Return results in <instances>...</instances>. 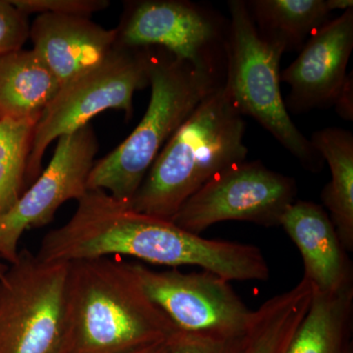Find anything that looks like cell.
<instances>
[{
    "instance_id": "obj_1",
    "label": "cell",
    "mask_w": 353,
    "mask_h": 353,
    "mask_svg": "<svg viewBox=\"0 0 353 353\" xmlns=\"http://www.w3.org/2000/svg\"><path fill=\"white\" fill-rule=\"evenodd\" d=\"M36 255L62 263L125 255L165 266H197L229 282L270 277L257 246L202 238L171 220L134 211L101 190H88L71 219L43 236Z\"/></svg>"
},
{
    "instance_id": "obj_2",
    "label": "cell",
    "mask_w": 353,
    "mask_h": 353,
    "mask_svg": "<svg viewBox=\"0 0 353 353\" xmlns=\"http://www.w3.org/2000/svg\"><path fill=\"white\" fill-rule=\"evenodd\" d=\"M68 321L67 353H132L178 332L132 263L111 257L70 263Z\"/></svg>"
},
{
    "instance_id": "obj_3",
    "label": "cell",
    "mask_w": 353,
    "mask_h": 353,
    "mask_svg": "<svg viewBox=\"0 0 353 353\" xmlns=\"http://www.w3.org/2000/svg\"><path fill=\"white\" fill-rule=\"evenodd\" d=\"M245 131L243 116L223 83L167 141L130 206L172 220L183 202L208 181L246 160Z\"/></svg>"
},
{
    "instance_id": "obj_4",
    "label": "cell",
    "mask_w": 353,
    "mask_h": 353,
    "mask_svg": "<svg viewBox=\"0 0 353 353\" xmlns=\"http://www.w3.org/2000/svg\"><path fill=\"white\" fill-rule=\"evenodd\" d=\"M225 77L201 71L162 48H152L150 104L134 132L94 163L88 190H101L131 203L167 141Z\"/></svg>"
},
{
    "instance_id": "obj_5",
    "label": "cell",
    "mask_w": 353,
    "mask_h": 353,
    "mask_svg": "<svg viewBox=\"0 0 353 353\" xmlns=\"http://www.w3.org/2000/svg\"><path fill=\"white\" fill-rule=\"evenodd\" d=\"M231 19L227 44L225 88L241 115L256 120L306 170L324 166L310 139L290 119L280 88L281 44L260 36L246 2L229 1Z\"/></svg>"
},
{
    "instance_id": "obj_6",
    "label": "cell",
    "mask_w": 353,
    "mask_h": 353,
    "mask_svg": "<svg viewBox=\"0 0 353 353\" xmlns=\"http://www.w3.org/2000/svg\"><path fill=\"white\" fill-rule=\"evenodd\" d=\"M70 263L27 250L0 276V353H67Z\"/></svg>"
},
{
    "instance_id": "obj_7",
    "label": "cell",
    "mask_w": 353,
    "mask_h": 353,
    "mask_svg": "<svg viewBox=\"0 0 353 353\" xmlns=\"http://www.w3.org/2000/svg\"><path fill=\"white\" fill-rule=\"evenodd\" d=\"M150 57L152 48L116 43L101 64L61 85L34 126L26 185L41 175L44 153L55 139L78 131L108 109L124 111L126 119H131L134 92L150 85Z\"/></svg>"
},
{
    "instance_id": "obj_8",
    "label": "cell",
    "mask_w": 353,
    "mask_h": 353,
    "mask_svg": "<svg viewBox=\"0 0 353 353\" xmlns=\"http://www.w3.org/2000/svg\"><path fill=\"white\" fill-rule=\"evenodd\" d=\"M116 31L121 46L162 48L201 71L226 73L229 26L192 2H128Z\"/></svg>"
},
{
    "instance_id": "obj_9",
    "label": "cell",
    "mask_w": 353,
    "mask_h": 353,
    "mask_svg": "<svg viewBox=\"0 0 353 353\" xmlns=\"http://www.w3.org/2000/svg\"><path fill=\"white\" fill-rule=\"evenodd\" d=\"M296 194L294 178L270 170L259 160H245L208 181L183 202L171 221L196 234L225 221L280 226L281 217Z\"/></svg>"
},
{
    "instance_id": "obj_10",
    "label": "cell",
    "mask_w": 353,
    "mask_h": 353,
    "mask_svg": "<svg viewBox=\"0 0 353 353\" xmlns=\"http://www.w3.org/2000/svg\"><path fill=\"white\" fill-rule=\"evenodd\" d=\"M132 265L148 296L178 332L225 339L248 334L254 311L229 281L208 271H155L143 264Z\"/></svg>"
},
{
    "instance_id": "obj_11",
    "label": "cell",
    "mask_w": 353,
    "mask_h": 353,
    "mask_svg": "<svg viewBox=\"0 0 353 353\" xmlns=\"http://www.w3.org/2000/svg\"><path fill=\"white\" fill-rule=\"evenodd\" d=\"M50 163L25 190L13 208L0 216V259L13 263L21 236L27 230L46 226L65 202L83 196L99 150L90 125L60 137Z\"/></svg>"
},
{
    "instance_id": "obj_12",
    "label": "cell",
    "mask_w": 353,
    "mask_h": 353,
    "mask_svg": "<svg viewBox=\"0 0 353 353\" xmlns=\"http://www.w3.org/2000/svg\"><path fill=\"white\" fill-rule=\"evenodd\" d=\"M353 48V8L328 21L301 48L299 57L280 74L290 87L285 108L301 112L334 104L347 78Z\"/></svg>"
},
{
    "instance_id": "obj_13",
    "label": "cell",
    "mask_w": 353,
    "mask_h": 353,
    "mask_svg": "<svg viewBox=\"0 0 353 353\" xmlns=\"http://www.w3.org/2000/svg\"><path fill=\"white\" fill-rule=\"evenodd\" d=\"M32 50L63 85L101 64L117 43V31L90 18L39 14L30 27Z\"/></svg>"
},
{
    "instance_id": "obj_14",
    "label": "cell",
    "mask_w": 353,
    "mask_h": 353,
    "mask_svg": "<svg viewBox=\"0 0 353 353\" xmlns=\"http://www.w3.org/2000/svg\"><path fill=\"white\" fill-rule=\"evenodd\" d=\"M280 226L303 257V279L313 289L336 294L353 288V269L333 222L323 206L296 201L285 209Z\"/></svg>"
},
{
    "instance_id": "obj_15",
    "label": "cell",
    "mask_w": 353,
    "mask_h": 353,
    "mask_svg": "<svg viewBox=\"0 0 353 353\" xmlns=\"http://www.w3.org/2000/svg\"><path fill=\"white\" fill-rule=\"evenodd\" d=\"M61 85L34 50L0 57V116L13 120L38 118Z\"/></svg>"
},
{
    "instance_id": "obj_16",
    "label": "cell",
    "mask_w": 353,
    "mask_h": 353,
    "mask_svg": "<svg viewBox=\"0 0 353 353\" xmlns=\"http://www.w3.org/2000/svg\"><path fill=\"white\" fill-rule=\"evenodd\" d=\"M285 353H353V288L336 294L313 289Z\"/></svg>"
},
{
    "instance_id": "obj_17",
    "label": "cell",
    "mask_w": 353,
    "mask_h": 353,
    "mask_svg": "<svg viewBox=\"0 0 353 353\" xmlns=\"http://www.w3.org/2000/svg\"><path fill=\"white\" fill-rule=\"evenodd\" d=\"M311 143L327 161L331 181L322 190L323 203L328 209L341 245L353 250V136L340 128H326L312 134Z\"/></svg>"
},
{
    "instance_id": "obj_18",
    "label": "cell",
    "mask_w": 353,
    "mask_h": 353,
    "mask_svg": "<svg viewBox=\"0 0 353 353\" xmlns=\"http://www.w3.org/2000/svg\"><path fill=\"white\" fill-rule=\"evenodd\" d=\"M260 36L285 52L303 48L308 36L328 22V0H253L246 2Z\"/></svg>"
},
{
    "instance_id": "obj_19",
    "label": "cell",
    "mask_w": 353,
    "mask_h": 353,
    "mask_svg": "<svg viewBox=\"0 0 353 353\" xmlns=\"http://www.w3.org/2000/svg\"><path fill=\"white\" fill-rule=\"evenodd\" d=\"M313 289L301 279L294 288L272 297L253 313L243 353H285L307 313Z\"/></svg>"
},
{
    "instance_id": "obj_20",
    "label": "cell",
    "mask_w": 353,
    "mask_h": 353,
    "mask_svg": "<svg viewBox=\"0 0 353 353\" xmlns=\"http://www.w3.org/2000/svg\"><path fill=\"white\" fill-rule=\"evenodd\" d=\"M38 118L0 119V216L24 194L26 170Z\"/></svg>"
},
{
    "instance_id": "obj_21",
    "label": "cell",
    "mask_w": 353,
    "mask_h": 353,
    "mask_svg": "<svg viewBox=\"0 0 353 353\" xmlns=\"http://www.w3.org/2000/svg\"><path fill=\"white\" fill-rule=\"evenodd\" d=\"M248 334L241 338H213L176 332L168 340L169 353H243Z\"/></svg>"
},
{
    "instance_id": "obj_22",
    "label": "cell",
    "mask_w": 353,
    "mask_h": 353,
    "mask_svg": "<svg viewBox=\"0 0 353 353\" xmlns=\"http://www.w3.org/2000/svg\"><path fill=\"white\" fill-rule=\"evenodd\" d=\"M14 6L30 14H58L88 18L110 6L108 0H11Z\"/></svg>"
},
{
    "instance_id": "obj_23",
    "label": "cell",
    "mask_w": 353,
    "mask_h": 353,
    "mask_svg": "<svg viewBox=\"0 0 353 353\" xmlns=\"http://www.w3.org/2000/svg\"><path fill=\"white\" fill-rule=\"evenodd\" d=\"M28 17L11 0H0V57L22 50L30 38Z\"/></svg>"
},
{
    "instance_id": "obj_24",
    "label": "cell",
    "mask_w": 353,
    "mask_h": 353,
    "mask_svg": "<svg viewBox=\"0 0 353 353\" xmlns=\"http://www.w3.org/2000/svg\"><path fill=\"white\" fill-rule=\"evenodd\" d=\"M352 85V73H350V75H347L345 85H343L338 99L334 102L339 115L341 116L343 119L350 121L353 119Z\"/></svg>"
},
{
    "instance_id": "obj_25",
    "label": "cell",
    "mask_w": 353,
    "mask_h": 353,
    "mask_svg": "<svg viewBox=\"0 0 353 353\" xmlns=\"http://www.w3.org/2000/svg\"><path fill=\"white\" fill-rule=\"evenodd\" d=\"M132 353H169L168 341L154 343L150 347L141 348V350Z\"/></svg>"
},
{
    "instance_id": "obj_26",
    "label": "cell",
    "mask_w": 353,
    "mask_h": 353,
    "mask_svg": "<svg viewBox=\"0 0 353 353\" xmlns=\"http://www.w3.org/2000/svg\"><path fill=\"white\" fill-rule=\"evenodd\" d=\"M330 8L332 11L336 10V9H343V10H347V9L353 8L352 0H328Z\"/></svg>"
},
{
    "instance_id": "obj_27",
    "label": "cell",
    "mask_w": 353,
    "mask_h": 353,
    "mask_svg": "<svg viewBox=\"0 0 353 353\" xmlns=\"http://www.w3.org/2000/svg\"><path fill=\"white\" fill-rule=\"evenodd\" d=\"M6 269L7 266H6V265L4 264H2L1 261H0V276H1L2 274H3L4 272H6Z\"/></svg>"
},
{
    "instance_id": "obj_28",
    "label": "cell",
    "mask_w": 353,
    "mask_h": 353,
    "mask_svg": "<svg viewBox=\"0 0 353 353\" xmlns=\"http://www.w3.org/2000/svg\"><path fill=\"white\" fill-rule=\"evenodd\" d=\"M0 119H2L1 116H0Z\"/></svg>"
}]
</instances>
